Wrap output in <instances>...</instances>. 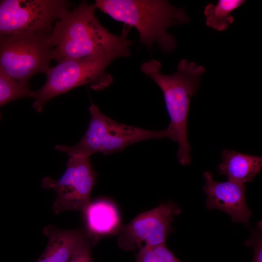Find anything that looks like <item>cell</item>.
Segmentation results:
<instances>
[{
	"label": "cell",
	"mask_w": 262,
	"mask_h": 262,
	"mask_svg": "<svg viewBox=\"0 0 262 262\" xmlns=\"http://www.w3.org/2000/svg\"><path fill=\"white\" fill-rule=\"evenodd\" d=\"M50 33L25 32L0 36V72L27 87L35 75L46 74L53 60Z\"/></svg>",
	"instance_id": "cell-6"
},
{
	"label": "cell",
	"mask_w": 262,
	"mask_h": 262,
	"mask_svg": "<svg viewBox=\"0 0 262 262\" xmlns=\"http://www.w3.org/2000/svg\"><path fill=\"white\" fill-rule=\"evenodd\" d=\"M82 212L88 231L94 235L117 233L121 227L117 209L108 200L90 202Z\"/></svg>",
	"instance_id": "cell-13"
},
{
	"label": "cell",
	"mask_w": 262,
	"mask_h": 262,
	"mask_svg": "<svg viewBox=\"0 0 262 262\" xmlns=\"http://www.w3.org/2000/svg\"><path fill=\"white\" fill-rule=\"evenodd\" d=\"M246 1L244 0H219L216 4H207L204 10L206 25L218 31L226 30L234 21L231 13Z\"/></svg>",
	"instance_id": "cell-14"
},
{
	"label": "cell",
	"mask_w": 262,
	"mask_h": 262,
	"mask_svg": "<svg viewBox=\"0 0 262 262\" xmlns=\"http://www.w3.org/2000/svg\"><path fill=\"white\" fill-rule=\"evenodd\" d=\"M135 262H182L166 246V244L144 246L138 250Z\"/></svg>",
	"instance_id": "cell-15"
},
{
	"label": "cell",
	"mask_w": 262,
	"mask_h": 262,
	"mask_svg": "<svg viewBox=\"0 0 262 262\" xmlns=\"http://www.w3.org/2000/svg\"><path fill=\"white\" fill-rule=\"evenodd\" d=\"M131 27L124 24L121 39L112 50L81 58L65 59L47 72V81L39 90L33 91V107L41 112L48 101L79 86L90 84L96 91L102 90L112 82V78L106 72L115 59L129 57L133 41L128 39Z\"/></svg>",
	"instance_id": "cell-2"
},
{
	"label": "cell",
	"mask_w": 262,
	"mask_h": 262,
	"mask_svg": "<svg viewBox=\"0 0 262 262\" xmlns=\"http://www.w3.org/2000/svg\"><path fill=\"white\" fill-rule=\"evenodd\" d=\"M221 157L222 162L217 166L219 174L225 176L229 180L238 183L253 181L262 167V157L225 149Z\"/></svg>",
	"instance_id": "cell-12"
},
{
	"label": "cell",
	"mask_w": 262,
	"mask_h": 262,
	"mask_svg": "<svg viewBox=\"0 0 262 262\" xmlns=\"http://www.w3.org/2000/svg\"><path fill=\"white\" fill-rule=\"evenodd\" d=\"M94 4L82 1L57 20L50 33L53 60L81 58L110 51L121 39L105 28L95 15Z\"/></svg>",
	"instance_id": "cell-4"
},
{
	"label": "cell",
	"mask_w": 262,
	"mask_h": 262,
	"mask_svg": "<svg viewBox=\"0 0 262 262\" xmlns=\"http://www.w3.org/2000/svg\"><path fill=\"white\" fill-rule=\"evenodd\" d=\"M89 110V124L81 140L73 146H56V150L66 152L69 156L82 154L90 157L98 152L108 155L140 141L169 138L166 129L148 130L116 122L101 113L93 103Z\"/></svg>",
	"instance_id": "cell-5"
},
{
	"label": "cell",
	"mask_w": 262,
	"mask_h": 262,
	"mask_svg": "<svg viewBox=\"0 0 262 262\" xmlns=\"http://www.w3.org/2000/svg\"><path fill=\"white\" fill-rule=\"evenodd\" d=\"M115 20L134 27L140 43L151 49L156 43L166 53L176 47L175 37L167 30L172 26L188 23L184 10L164 0H97L94 3Z\"/></svg>",
	"instance_id": "cell-3"
},
{
	"label": "cell",
	"mask_w": 262,
	"mask_h": 262,
	"mask_svg": "<svg viewBox=\"0 0 262 262\" xmlns=\"http://www.w3.org/2000/svg\"><path fill=\"white\" fill-rule=\"evenodd\" d=\"M65 0L0 1V36L30 32L49 34L69 10Z\"/></svg>",
	"instance_id": "cell-7"
},
{
	"label": "cell",
	"mask_w": 262,
	"mask_h": 262,
	"mask_svg": "<svg viewBox=\"0 0 262 262\" xmlns=\"http://www.w3.org/2000/svg\"><path fill=\"white\" fill-rule=\"evenodd\" d=\"M181 211L177 204L169 201L140 213L120 228L117 233L118 246L130 251L166 244L172 223Z\"/></svg>",
	"instance_id": "cell-9"
},
{
	"label": "cell",
	"mask_w": 262,
	"mask_h": 262,
	"mask_svg": "<svg viewBox=\"0 0 262 262\" xmlns=\"http://www.w3.org/2000/svg\"><path fill=\"white\" fill-rule=\"evenodd\" d=\"M203 176L205 182L203 191L207 196L206 208L228 213L233 222L249 224L252 213L246 203L245 185L229 180L216 181L210 171L204 172Z\"/></svg>",
	"instance_id": "cell-10"
},
{
	"label": "cell",
	"mask_w": 262,
	"mask_h": 262,
	"mask_svg": "<svg viewBox=\"0 0 262 262\" xmlns=\"http://www.w3.org/2000/svg\"><path fill=\"white\" fill-rule=\"evenodd\" d=\"M43 232L48 242L36 262H68L78 245L87 236L79 229L66 230L52 225L46 226Z\"/></svg>",
	"instance_id": "cell-11"
},
{
	"label": "cell",
	"mask_w": 262,
	"mask_h": 262,
	"mask_svg": "<svg viewBox=\"0 0 262 262\" xmlns=\"http://www.w3.org/2000/svg\"><path fill=\"white\" fill-rule=\"evenodd\" d=\"M161 63L151 59L143 63L142 72L152 79L161 89L170 121L167 131L169 138L177 142L179 148L177 156L183 165L191 163V147L187 137V118L191 98L199 88L201 76L205 68L195 62L185 59L178 64L177 71L172 75L161 72Z\"/></svg>",
	"instance_id": "cell-1"
},
{
	"label": "cell",
	"mask_w": 262,
	"mask_h": 262,
	"mask_svg": "<svg viewBox=\"0 0 262 262\" xmlns=\"http://www.w3.org/2000/svg\"><path fill=\"white\" fill-rule=\"evenodd\" d=\"M91 241L87 236L78 245L68 262H94L91 253Z\"/></svg>",
	"instance_id": "cell-17"
},
{
	"label": "cell",
	"mask_w": 262,
	"mask_h": 262,
	"mask_svg": "<svg viewBox=\"0 0 262 262\" xmlns=\"http://www.w3.org/2000/svg\"><path fill=\"white\" fill-rule=\"evenodd\" d=\"M257 229L252 230L251 237L245 241L246 246H252L254 252L252 262H262V233L261 222L257 225Z\"/></svg>",
	"instance_id": "cell-16"
},
{
	"label": "cell",
	"mask_w": 262,
	"mask_h": 262,
	"mask_svg": "<svg viewBox=\"0 0 262 262\" xmlns=\"http://www.w3.org/2000/svg\"><path fill=\"white\" fill-rule=\"evenodd\" d=\"M90 157L82 154L70 156L66 170L59 180L45 177L42 186L53 190L56 195L52 209L55 214L66 211L83 212L90 203L97 174L90 164Z\"/></svg>",
	"instance_id": "cell-8"
}]
</instances>
